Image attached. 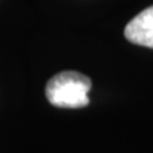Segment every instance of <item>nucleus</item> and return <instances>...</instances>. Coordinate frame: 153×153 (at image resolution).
<instances>
[{"label":"nucleus","mask_w":153,"mask_h":153,"mask_svg":"<svg viewBox=\"0 0 153 153\" xmlns=\"http://www.w3.org/2000/svg\"><path fill=\"white\" fill-rule=\"evenodd\" d=\"M91 91V79L75 71H64L54 75L45 87V97L57 108L78 109L89 104L88 94Z\"/></svg>","instance_id":"nucleus-1"},{"label":"nucleus","mask_w":153,"mask_h":153,"mask_svg":"<svg viewBox=\"0 0 153 153\" xmlns=\"http://www.w3.org/2000/svg\"><path fill=\"white\" fill-rule=\"evenodd\" d=\"M125 37L136 45L153 48V6L140 11L126 24Z\"/></svg>","instance_id":"nucleus-2"}]
</instances>
